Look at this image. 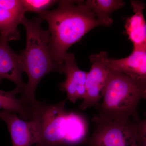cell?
<instances>
[{
  "label": "cell",
  "mask_w": 146,
  "mask_h": 146,
  "mask_svg": "<svg viewBox=\"0 0 146 146\" xmlns=\"http://www.w3.org/2000/svg\"><path fill=\"white\" fill-rule=\"evenodd\" d=\"M94 132L87 139L89 146H139L133 121H115L95 115Z\"/></svg>",
  "instance_id": "obj_5"
},
{
  "label": "cell",
  "mask_w": 146,
  "mask_h": 146,
  "mask_svg": "<svg viewBox=\"0 0 146 146\" xmlns=\"http://www.w3.org/2000/svg\"><path fill=\"white\" fill-rule=\"evenodd\" d=\"M58 1L54 0H22L26 12H35L37 14L48 11Z\"/></svg>",
  "instance_id": "obj_15"
},
{
  "label": "cell",
  "mask_w": 146,
  "mask_h": 146,
  "mask_svg": "<svg viewBox=\"0 0 146 146\" xmlns=\"http://www.w3.org/2000/svg\"><path fill=\"white\" fill-rule=\"evenodd\" d=\"M43 21L39 16L31 19L25 17L22 23L26 32L27 43L25 48L20 54L28 81L21 98L32 104L37 101L35 91L43 78L52 72L60 73L61 69L50 54L49 32L42 28Z\"/></svg>",
  "instance_id": "obj_2"
},
{
  "label": "cell",
  "mask_w": 146,
  "mask_h": 146,
  "mask_svg": "<svg viewBox=\"0 0 146 146\" xmlns=\"http://www.w3.org/2000/svg\"><path fill=\"white\" fill-rule=\"evenodd\" d=\"M19 94L21 91L16 88L10 91L0 90V110L18 114L22 119L32 120L38 102L31 104L21 98H18L16 96Z\"/></svg>",
  "instance_id": "obj_13"
},
{
  "label": "cell",
  "mask_w": 146,
  "mask_h": 146,
  "mask_svg": "<svg viewBox=\"0 0 146 146\" xmlns=\"http://www.w3.org/2000/svg\"><path fill=\"white\" fill-rule=\"evenodd\" d=\"M65 102L48 104L39 102L32 119L37 130L36 145L69 146L70 112L66 111Z\"/></svg>",
  "instance_id": "obj_4"
},
{
  "label": "cell",
  "mask_w": 146,
  "mask_h": 146,
  "mask_svg": "<svg viewBox=\"0 0 146 146\" xmlns=\"http://www.w3.org/2000/svg\"><path fill=\"white\" fill-rule=\"evenodd\" d=\"M146 91V78H136L110 69L97 115L115 121L139 120L138 105Z\"/></svg>",
  "instance_id": "obj_3"
},
{
  "label": "cell",
  "mask_w": 146,
  "mask_h": 146,
  "mask_svg": "<svg viewBox=\"0 0 146 146\" xmlns=\"http://www.w3.org/2000/svg\"><path fill=\"white\" fill-rule=\"evenodd\" d=\"M26 12L22 0H0V38L8 42L19 40L18 26Z\"/></svg>",
  "instance_id": "obj_8"
},
{
  "label": "cell",
  "mask_w": 146,
  "mask_h": 146,
  "mask_svg": "<svg viewBox=\"0 0 146 146\" xmlns=\"http://www.w3.org/2000/svg\"><path fill=\"white\" fill-rule=\"evenodd\" d=\"M109 59L107 53L105 51L91 55L89 57L91 67L86 74L85 96L80 105L82 110L97 108L99 105L110 72Z\"/></svg>",
  "instance_id": "obj_6"
},
{
  "label": "cell",
  "mask_w": 146,
  "mask_h": 146,
  "mask_svg": "<svg viewBox=\"0 0 146 146\" xmlns=\"http://www.w3.org/2000/svg\"><path fill=\"white\" fill-rule=\"evenodd\" d=\"M60 73H64L66 76L65 81L60 84V87L66 92L67 99L73 103L77 100H83L86 92L87 72L78 68L73 53H67L65 55Z\"/></svg>",
  "instance_id": "obj_7"
},
{
  "label": "cell",
  "mask_w": 146,
  "mask_h": 146,
  "mask_svg": "<svg viewBox=\"0 0 146 146\" xmlns=\"http://www.w3.org/2000/svg\"><path fill=\"white\" fill-rule=\"evenodd\" d=\"M84 2L93 11L101 25L105 27H110L113 23L112 12L125 5L124 2L121 0H87Z\"/></svg>",
  "instance_id": "obj_14"
},
{
  "label": "cell",
  "mask_w": 146,
  "mask_h": 146,
  "mask_svg": "<svg viewBox=\"0 0 146 146\" xmlns=\"http://www.w3.org/2000/svg\"><path fill=\"white\" fill-rule=\"evenodd\" d=\"M111 70L138 78H146V52L133 50L129 56L121 59H110Z\"/></svg>",
  "instance_id": "obj_12"
},
{
  "label": "cell",
  "mask_w": 146,
  "mask_h": 146,
  "mask_svg": "<svg viewBox=\"0 0 146 146\" xmlns=\"http://www.w3.org/2000/svg\"><path fill=\"white\" fill-rule=\"evenodd\" d=\"M0 118L7 125L13 146L37 144V130L33 120L25 121L16 113L7 110H0Z\"/></svg>",
  "instance_id": "obj_10"
},
{
  "label": "cell",
  "mask_w": 146,
  "mask_h": 146,
  "mask_svg": "<svg viewBox=\"0 0 146 146\" xmlns=\"http://www.w3.org/2000/svg\"><path fill=\"white\" fill-rule=\"evenodd\" d=\"M144 98L146 99V91L145 92V98Z\"/></svg>",
  "instance_id": "obj_17"
},
{
  "label": "cell",
  "mask_w": 146,
  "mask_h": 146,
  "mask_svg": "<svg viewBox=\"0 0 146 146\" xmlns=\"http://www.w3.org/2000/svg\"><path fill=\"white\" fill-rule=\"evenodd\" d=\"M25 69L20 54L11 49L8 41L0 38V84L3 79L10 80L22 94L26 86L22 78Z\"/></svg>",
  "instance_id": "obj_9"
},
{
  "label": "cell",
  "mask_w": 146,
  "mask_h": 146,
  "mask_svg": "<svg viewBox=\"0 0 146 146\" xmlns=\"http://www.w3.org/2000/svg\"><path fill=\"white\" fill-rule=\"evenodd\" d=\"M139 146H146V119L133 121Z\"/></svg>",
  "instance_id": "obj_16"
},
{
  "label": "cell",
  "mask_w": 146,
  "mask_h": 146,
  "mask_svg": "<svg viewBox=\"0 0 146 146\" xmlns=\"http://www.w3.org/2000/svg\"><path fill=\"white\" fill-rule=\"evenodd\" d=\"M131 4L133 14L126 21V33L133 44V50L146 52V22L143 13L145 5L139 1H131Z\"/></svg>",
  "instance_id": "obj_11"
},
{
  "label": "cell",
  "mask_w": 146,
  "mask_h": 146,
  "mask_svg": "<svg viewBox=\"0 0 146 146\" xmlns=\"http://www.w3.org/2000/svg\"><path fill=\"white\" fill-rule=\"evenodd\" d=\"M57 4L55 9L38 14L48 23L50 54L61 67L70 47L92 29L101 25L84 1H58Z\"/></svg>",
  "instance_id": "obj_1"
},
{
  "label": "cell",
  "mask_w": 146,
  "mask_h": 146,
  "mask_svg": "<svg viewBox=\"0 0 146 146\" xmlns=\"http://www.w3.org/2000/svg\"><path fill=\"white\" fill-rule=\"evenodd\" d=\"M36 146H39V145H36Z\"/></svg>",
  "instance_id": "obj_18"
}]
</instances>
